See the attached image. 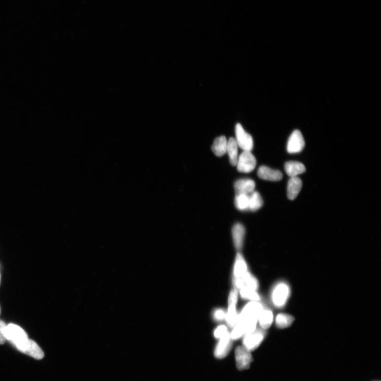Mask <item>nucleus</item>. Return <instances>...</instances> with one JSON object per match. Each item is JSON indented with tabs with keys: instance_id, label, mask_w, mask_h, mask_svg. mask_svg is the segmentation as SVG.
<instances>
[{
	"instance_id": "4",
	"label": "nucleus",
	"mask_w": 381,
	"mask_h": 381,
	"mask_svg": "<svg viewBox=\"0 0 381 381\" xmlns=\"http://www.w3.org/2000/svg\"><path fill=\"white\" fill-rule=\"evenodd\" d=\"M256 160L254 156L248 151H243L238 158L236 164L237 170L241 173L253 171L256 167Z\"/></svg>"
},
{
	"instance_id": "10",
	"label": "nucleus",
	"mask_w": 381,
	"mask_h": 381,
	"mask_svg": "<svg viewBox=\"0 0 381 381\" xmlns=\"http://www.w3.org/2000/svg\"><path fill=\"white\" fill-rule=\"evenodd\" d=\"M234 189L236 195H249L255 190V182L251 179H240L235 182Z\"/></svg>"
},
{
	"instance_id": "11",
	"label": "nucleus",
	"mask_w": 381,
	"mask_h": 381,
	"mask_svg": "<svg viewBox=\"0 0 381 381\" xmlns=\"http://www.w3.org/2000/svg\"><path fill=\"white\" fill-rule=\"evenodd\" d=\"M257 174L261 179L270 181H281L283 178V174L281 171L273 170L265 166L261 167L258 169Z\"/></svg>"
},
{
	"instance_id": "18",
	"label": "nucleus",
	"mask_w": 381,
	"mask_h": 381,
	"mask_svg": "<svg viewBox=\"0 0 381 381\" xmlns=\"http://www.w3.org/2000/svg\"><path fill=\"white\" fill-rule=\"evenodd\" d=\"M237 303V301H228V309L225 319L230 328H233L238 320L236 309Z\"/></svg>"
},
{
	"instance_id": "23",
	"label": "nucleus",
	"mask_w": 381,
	"mask_h": 381,
	"mask_svg": "<svg viewBox=\"0 0 381 381\" xmlns=\"http://www.w3.org/2000/svg\"><path fill=\"white\" fill-rule=\"evenodd\" d=\"M241 297L244 299H247L251 301H259L261 300V297L257 293L256 291L245 287L240 290Z\"/></svg>"
},
{
	"instance_id": "28",
	"label": "nucleus",
	"mask_w": 381,
	"mask_h": 381,
	"mask_svg": "<svg viewBox=\"0 0 381 381\" xmlns=\"http://www.w3.org/2000/svg\"><path fill=\"white\" fill-rule=\"evenodd\" d=\"M0 278H1V277H0Z\"/></svg>"
},
{
	"instance_id": "3",
	"label": "nucleus",
	"mask_w": 381,
	"mask_h": 381,
	"mask_svg": "<svg viewBox=\"0 0 381 381\" xmlns=\"http://www.w3.org/2000/svg\"><path fill=\"white\" fill-rule=\"evenodd\" d=\"M236 140L238 146L243 151L250 152L253 149L254 142L252 137L244 130L240 124L235 127Z\"/></svg>"
},
{
	"instance_id": "21",
	"label": "nucleus",
	"mask_w": 381,
	"mask_h": 381,
	"mask_svg": "<svg viewBox=\"0 0 381 381\" xmlns=\"http://www.w3.org/2000/svg\"><path fill=\"white\" fill-rule=\"evenodd\" d=\"M294 321L292 315L286 313H279L277 316L276 323L278 328L284 329L291 326Z\"/></svg>"
},
{
	"instance_id": "14",
	"label": "nucleus",
	"mask_w": 381,
	"mask_h": 381,
	"mask_svg": "<svg viewBox=\"0 0 381 381\" xmlns=\"http://www.w3.org/2000/svg\"><path fill=\"white\" fill-rule=\"evenodd\" d=\"M285 171L287 175L291 177H297L306 171L305 165L300 162L290 161L285 163Z\"/></svg>"
},
{
	"instance_id": "20",
	"label": "nucleus",
	"mask_w": 381,
	"mask_h": 381,
	"mask_svg": "<svg viewBox=\"0 0 381 381\" xmlns=\"http://www.w3.org/2000/svg\"><path fill=\"white\" fill-rule=\"evenodd\" d=\"M249 210L251 211H256L260 209L263 205V200L260 194L257 191H254L249 195Z\"/></svg>"
},
{
	"instance_id": "7",
	"label": "nucleus",
	"mask_w": 381,
	"mask_h": 381,
	"mask_svg": "<svg viewBox=\"0 0 381 381\" xmlns=\"http://www.w3.org/2000/svg\"><path fill=\"white\" fill-rule=\"evenodd\" d=\"M305 146V141L303 134L298 130L294 131L287 141V152L290 154L300 153Z\"/></svg>"
},
{
	"instance_id": "5",
	"label": "nucleus",
	"mask_w": 381,
	"mask_h": 381,
	"mask_svg": "<svg viewBox=\"0 0 381 381\" xmlns=\"http://www.w3.org/2000/svg\"><path fill=\"white\" fill-rule=\"evenodd\" d=\"M266 335L265 330L256 328L253 332L246 334L244 336L243 340V346L251 351L257 348L262 343Z\"/></svg>"
},
{
	"instance_id": "12",
	"label": "nucleus",
	"mask_w": 381,
	"mask_h": 381,
	"mask_svg": "<svg viewBox=\"0 0 381 381\" xmlns=\"http://www.w3.org/2000/svg\"><path fill=\"white\" fill-rule=\"evenodd\" d=\"M232 235L236 249L238 251L241 250L243 247L244 237L245 235V227L242 224L237 223L233 228Z\"/></svg>"
},
{
	"instance_id": "9",
	"label": "nucleus",
	"mask_w": 381,
	"mask_h": 381,
	"mask_svg": "<svg viewBox=\"0 0 381 381\" xmlns=\"http://www.w3.org/2000/svg\"><path fill=\"white\" fill-rule=\"evenodd\" d=\"M233 343L231 335L228 332L220 339L214 350V356L219 359L227 356L232 347Z\"/></svg>"
},
{
	"instance_id": "1",
	"label": "nucleus",
	"mask_w": 381,
	"mask_h": 381,
	"mask_svg": "<svg viewBox=\"0 0 381 381\" xmlns=\"http://www.w3.org/2000/svg\"><path fill=\"white\" fill-rule=\"evenodd\" d=\"M0 333L22 353L36 359L44 358V352L37 344L29 339L25 330L19 326L13 323L7 325L0 320Z\"/></svg>"
},
{
	"instance_id": "19",
	"label": "nucleus",
	"mask_w": 381,
	"mask_h": 381,
	"mask_svg": "<svg viewBox=\"0 0 381 381\" xmlns=\"http://www.w3.org/2000/svg\"><path fill=\"white\" fill-rule=\"evenodd\" d=\"M259 323L263 329H267L270 327L273 321V312L270 309H264L259 315Z\"/></svg>"
},
{
	"instance_id": "8",
	"label": "nucleus",
	"mask_w": 381,
	"mask_h": 381,
	"mask_svg": "<svg viewBox=\"0 0 381 381\" xmlns=\"http://www.w3.org/2000/svg\"><path fill=\"white\" fill-rule=\"evenodd\" d=\"M263 309L262 304L258 301H251L243 308L238 318L258 319Z\"/></svg>"
},
{
	"instance_id": "26",
	"label": "nucleus",
	"mask_w": 381,
	"mask_h": 381,
	"mask_svg": "<svg viewBox=\"0 0 381 381\" xmlns=\"http://www.w3.org/2000/svg\"><path fill=\"white\" fill-rule=\"evenodd\" d=\"M228 332L227 327L225 326L221 325L215 330L214 336L216 339H220L221 338L224 336Z\"/></svg>"
},
{
	"instance_id": "6",
	"label": "nucleus",
	"mask_w": 381,
	"mask_h": 381,
	"mask_svg": "<svg viewBox=\"0 0 381 381\" xmlns=\"http://www.w3.org/2000/svg\"><path fill=\"white\" fill-rule=\"evenodd\" d=\"M250 351L243 346L237 347L235 350V358L237 369L240 371L248 369L250 367L253 358Z\"/></svg>"
},
{
	"instance_id": "13",
	"label": "nucleus",
	"mask_w": 381,
	"mask_h": 381,
	"mask_svg": "<svg viewBox=\"0 0 381 381\" xmlns=\"http://www.w3.org/2000/svg\"><path fill=\"white\" fill-rule=\"evenodd\" d=\"M302 187H303V182L300 178L291 177L287 184V198L290 200L295 199L300 192Z\"/></svg>"
},
{
	"instance_id": "27",
	"label": "nucleus",
	"mask_w": 381,
	"mask_h": 381,
	"mask_svg": "<svg viewBox=\"0 0 381 381\" xmlns=\"http://www.w3.org/2000/svg\"><path fill=\"white\" fill-rule=\"evenodd\" d=\"M6 340L3 335L0 333V344L3 345L5 343Z\"/></svg>"
},
{
	"instance_id": "25",
	"label": "nucleus",
	"mask_w": 381,
	"mask_h": 381,
	"mask_svg": "<svg viewBox=\"0 0 381 381\" xmlns=\"http://www.w3.org/2000/svg\"><path fill=\"white\" fill-rule=\"evenodd\" d=\"M213 315L215 320L220 321L226 318V312L223 309H218L214 312Z\"/></svg>"
},
{
	"instance_id": "22",
	"label": "nucleus",
	"mask_w": 381,
	"mask_h": 381,
	"mask_svg": "<svg viewBox=\"0 0 381 381\" xmlns=\"http://www.w3.org/2000/svg\"><path fill=\"white\" fill-rule=\"evenodd\" d=\"M235 205L237 209L245 211L249 210V195H236L235 200Z\"/></svg>"
},
{
	"instance_id": "16",
	"label": "nucleus",
	"mask_w": 381,
	"mask_h": 381,
	"mask_svg": "<svg viewBox=\"0 0 381 381\" xmlns=\"http://www.w3.org/2000/svg\"><path fill=\"white\" fill-rule=\"evenodd\" d=\"M247 272V264L242 255L237 254L234 269V275L235 277H241Z\"/></svg>"
},
{
	"instance_id": "2",
	"label": "nucleus",
	"mask_w": 381,
	"mask_h": 381,
	"mask_svg": "<svg viewBox=\"0 0 381 381\" xmlns=\"http://www.w3.org/2000/svg\"><path fill=\"white\" fill-rule=\"evenodd\" d=\"M290 287L287 284L278 283L273 289L272 300L273 304L277 308H282L286 303L290 296Z\"/></svg>"
},
{
	"instance_id": "17",
	"label": "nucleus",
	"mask_w": 381,
	"mask_h": 381,
	"mask_svg": "<svg viewBox=\"0 0 381 381\" xmlns=\"http://www.w3.org/2000/svg\"><path fill=\"white\" fill-rule=\"evenodd\" d=\"M227 141L225 136H222L215 139L212 146L214 154L218 157H221L227 152Z\"/></svg>"
},
{
	"instance_id": "15",
	"label": "nucleus",
	"mask_w": 381,
	"mask_h": 381,
	"mask_svg": "<svg viewBox=\"0 0 381 381\" xmlns=\"http://www.w3.org/2000/svg\"><path fill=\"white\" fill-rule=\"evenodd\" d=\"M238 148L239 146L235 139L231 138L228 140L226 153L229 156L230 163L233 166H236L238 161Z\"/></svg>"
},
{
	"instance_id": "24",
	"label": "nucleus",
	"mask_w": 381,
	"mask_h": 381,
	"mask_svg": "<svg viewBox=\"0 0 381 381\" xmlns=\"http://www.w3.org/2000/svg\"><path fill=\"white\" fill-rule=\"evenodd\" d=\"M243 281L244 284H245V287H247L248 288L256 291L258 287V282L257 279L250 273L247 272L245 275H244L241 277Z\"/></svg>"
}]
</instances>
